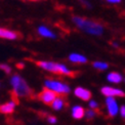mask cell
Here are the masks:
<instances>
[{
	"label": "cell",
	"instance_id": "obj_1",
	"mask_svg": "<svg viewBox=\"0 0 125 125\" xmlns=\"http://www.w3.org/2000/svg\"><path fill=\"white\" fill-rule=\"evenodd\" d=\"M74 24L77 26L80 30L84 31V32L94 35V36H101L104 33V27L100 23L94 22V21L84 19L81 17H73L72 18Z\"/></svg>",
	"mask_w": 125,
	"mask_h": 125
},
{
	"label": "cell",
	"instance_id": "obj_2",
	"mask_svg": "<svg viewBox=\"0 0 125 125\" xmlns=\"http://www.w3.org/2000/svg\"><path fill=\"white\" fill-rule=\"evenodd\" d=\"M36 65L40 69L53 73V74H59V75L69 76V77H74L76 75V72L71 71L66 65L60 64V62H54L50 61H38L36 62Z\"/></svg>",
	"mask_w": 125,
	"mask_h": 125
},
{
	"label": "cell",
	"instance_id": "obj_3",
	"mask_svg": "<svg viewBox=\"0 0 125 125\" xmlns=\"http://www.w3.org/2000/svg\"><path fill=\"white\" fill-rule=\"evenodd\" d=\"M10 85H11L13 94L17 97H27L32 94V89L28 85L27 81L19 74H14L11 76Z\"/></svg>",
	"mask_w": 125,
	"mask_h": 125
},
{
	"label": "cell",
	"instance_id": "obj_4",
	"mask_svg": "<svg viewBox=\"0 0 125 125\" xmlns=\"http://www.w3.org/2000/svg\"><path fill=\"white\" fill-rule=\"evenodd\" d=\"M44 86L45 88H48V89L55 92L56 94L66 95L68 93H70L71 91V88L68 84H66V83L62 81H59V80H54V79H46L44 81Z\"/></svg>",
	"mask_w": 125,
	"mask_h": 125
},
{
	"label": "cell",
	"instance_id": "obj_5",
	"mask_svg": "<svg viewBox=\"0 0 125 125\" xmlns=\"http://www.w3.org/2000/svg\"><path fill=\"white\" fill-rule=\"evenodd\" d=\"M101 92L106 97H125V92L120 88H115L112 86H104L101 88Z\"/></svg>",
	"mask_w": 125,
	"mask_h": 125
},
{
	"label": "cell",
	"instance_id": "obj_6",
	"mask_svg": "<svg viewBox=\"0 0 125 125\" xmlns=\"http://www.w3.org/2000/svg\"><path fill=\"white\" fill-rule=\"evenodd\" d=\"M38 98L45 105H51L56 98V93L53 92L52 90L48 89V88H44L43 90H41L39 92Z\"/></svg>",
	"mask_w": 125,
	"mask_h": 125
},
{
	"label": "cell",
	"instance_id": "obj_7",
	"mask_svg": "<svg viewBox=\"0 0 125 125\" xmlns=\"http://www.w3.org/2000/svg\"><path fill=\"white\" fill-rule=\"evenodd\" d=\"M106 108H107L108 115L111 118L115 117L117 115L119 112V107H118V104L115 100V97H107L106 98Z\"/></svg>",
	"mask_w": 125,
	"mask_h": 125
},
{
	"label": "cell",
	"instance_id": "obj_8",
	"mask_svg": "<svg viewBox=\"0 0 125 125\" xmlns=\"http://www.w3.org/2000/svg\"><path fill=\"white\" fill-rule=\"evenodd\" d=\"M74 94L78 98H80V100L84 101V102H88L91 100V92L83 87H76L74 89Z\"/></svg>",
	"mask_w": 125,
	"mask_h": 125
},
{
	"label": "cell",
	"instance_id": "obj_9",
	"mask_svg": "<svg viewBox=\"0 0 125 125\" xmlns=\"http://www.w3.org/2000/svg\"><path fill=\"white\" fill-rule=\"evenodd\" d=\"M15 107H17V103H15V101H13V100L8 101L7 103L0 105V113L5 114V115L12 114L15 110Z\"/></svg>",
	"mask_w": 125,
	"mask_h": 125
},
{
	"label": "cell",
	"instance_id": "obj_10",
	"mask_svg": "<svg viewBox=\"0 0 125 125\" xmlns=\"http://www.w3.org/2000/svg\"><path fill=\"white\" fill-rule=\"evenodd\" d=\"M20 37V34L14 31L8 30V29H4V28H0V38L3 39H7V40H15Z\"/></svg>",
	"mask_w": 125,
	"mask_h": 125
},
{
	"label": "cell",
	"instance_id": "obj_11",
	"mask_svg": "<svg viewBox=\"0 0 125 125\" xmlns=\"http://www.w3.org/2000/svg\"><path fill=\"white\" fill-rule=\"evenodd\" d=\"M85 116L84 108L81 106H74L72 108V117L76 120H80Z\"/></svg>",
	"mask_w": 125,
	"mask_h": 125
},
{
	"label": "cell",
	"instance_id": "obj_12",
	"mask_svg": "<svg viewBox=\"0 0 125 125\" xmlns=\"http://www.w3.org/2000/svg\"><path fill=\"white\" fill-rule=\"evenodd\" d=\"M68 59L74 64H86L87 62V58L80 53H71Z\"/></svg>",
	"mask_w": 125,
	"mask_h": 125
},
{
	"label": "cell",
	"instance_id": "obj_13",
	"mask_svg": "<svg viewBox=\"0 0 125 125\" xmlns=\"http://www.w3.org/2000/svg\"><path fill=\"white\" fill-rule=\"evenodd\" d=\"M107 79L109 82L114 83V84H118V83H121L123 80V76L118 72H111L108 74Z\"/></svg>",
	"mask_w": 125,
	"mask_h": 125
},
{
	"label": "cell",
	"instance_id": "obj_14",
	"mask_svg": "<svg viewBox=\"0 0 125 125\" xmlns=\"http://www.w3.org/2000/svg\"><path fill=\"white\" fill-rule=\"evenodd\" d=\"M50 106L54 111H61V110H62V108L65 107V100L61 96H56V98Z\"/></svg>",
	"mask_w": 125,
	"mask_h": 125
},
{
	"label": "cell",
	"instance_id": "obj_15",
	"mask_svg": "<svg viewBox=\"0 0 125 125\" xmlns=\"http://www.w3.org/2000/svg\"><path fill=\"white\" fill-rule=\"evenodd\" d=\"M38 33L42 37H45V38H55V34L53 32H51L48 28L44 27V26H40L38 28Z\"/></svg>",
	"mask_w": 125,
	"mask_h": 125
},
{
	"label": "cell",
	"instance_id": "obj_16",
	"mask_svg": "<svg viewBox=\"0 0 125 125\" xmlns=\"http://www.w3.org/2000/svg\"><path fill=\"white\" fill-rule=\"evenodd\" d=\"M92 67L96 70H100V71H104V70H107L109 68V64L105 62H92Z\"/></svg>",
	"mask_w": 125,
	"mask_h": 125
},
{
	"label": "cell",
	"instance_id": "obj_17",
	"mask_svg": "<svg viewBox=\"0 0 125 125\" xmlns=\"http://www.w3.org/2000/svg\"><path fill=\"white\" fill-rule=\"evenodd\" d=\"M95 116H96V111H94V110L89 109V110H87L85 112V117H86V119H88V120H91V119H93Z\"/></svg>",
	"mask_w": 125,
	"mask_h": 125
},
{
	"label": "cell",
	"instance_id": "obj_18",
	"mask_svg": "<svg viewBox=\"0 0 125 125\" xmlns=\"http://www.w3.org/2000/svg\"><path fill=\"white\" fill-rule=\"evenodd\" d=\"M0 70L3 71L5 74H10L11 73V67L7 64H0Z\"/></svg>",
	"mask_w": 125,
	"mask_h": 125
},
{
	"label": "cell",
	"instance_id": "obj_19",
	"mask_svg": "<svg viewBox=\"0 0 125 125\" xmlns=\"http://www.w3.org/2000/svg\"><path fill=\"white\" fill-rule=\"evenodd\" d=\"M89 109L94 111H98V104L95 101H90L89 102Z\"/></svg>",
	"mask_w": 125,
	"mask_h": 125
},
{
	"label": "cell",
	"instance_id": "obj_20",
	"mask_svg": "<svg viewBox=\"0 0 125 125\" xmlns=\"http://www.w3.org/2000/svg\"><path fill=\"white\" fill-rule=\"evenodd\" d=\"M46 120H47V122L50 124H56V122H58V119H56L54 116H47Z\"/></svg>",
	"mask_w": 125,
	"mask_h": 125
},
{
	"label": "cell",
	"instance_id": "obj_21",
	"mask_svg": "<svg viewBox=\"0 0 125 125\" xmlns=\"http://www.w3.org/2000/svg\"><path fill=\"white\" fill-rule=\"evenodd\" d=\"M119 113H120V116L123 119H125V105L120 107V109H119Z\"/></svg>",
	"mask_w": 125,
	"mask_h": 125
},
{
	"label": "cell",
	"instance_id": "obj_22",
	"mask_svg": "<svg viewBox=\"0 0 125 125\" xmlns=\"http://www.w3.org/2000/svg\"><path fill=\"white\" fill-rule=\"evenodd\" d=\"M107 1L111 3H119V2H121V0H107Z\"/></svg>",
	"mask_w": 125,
	"mask_h": 125
},
{
	"label": "cell",
	"instance_id": "obj_23",
	"mask_svg": "<svg viewBox=\"0 0 125 125\" xmlns=\"http://www.w3.org/2000/svg\"><path fill=\"white\" fill-rule=\"evenodd\" d=\"M18 67L19 68H24V64H18Z\"/></svg>",
	"mask_w": 125,
	"mask_h": 125
},
{
	"label": "cell",
	"instance_id": "obj_24",
	"mask_svg": "<svg viewBox=\"0 0 125 125\" xmlns=\"http://www.w3.org/2000/svg\"><path fill=\"white\" fill-rule=\"evenodd\" d=\"M31 1H39V0H31Z\"/></svg>",
	"mask_w": 125,
	"mask_h": 125
},
{
	"label": "cell",
	"instance_id": "obj_25",
	"mask_svg": "<svg viewBox=\"0 0 125 125\" xmlns=\"http://www.w3.org/2000/svg\"><path fill=\"white\" fill-rule=\"evenodd\" d=\"M124 80H125V79H124Z\"/></svg>",
	"mask_w": 125,
	"mask_h": 125
}]
</instances>
